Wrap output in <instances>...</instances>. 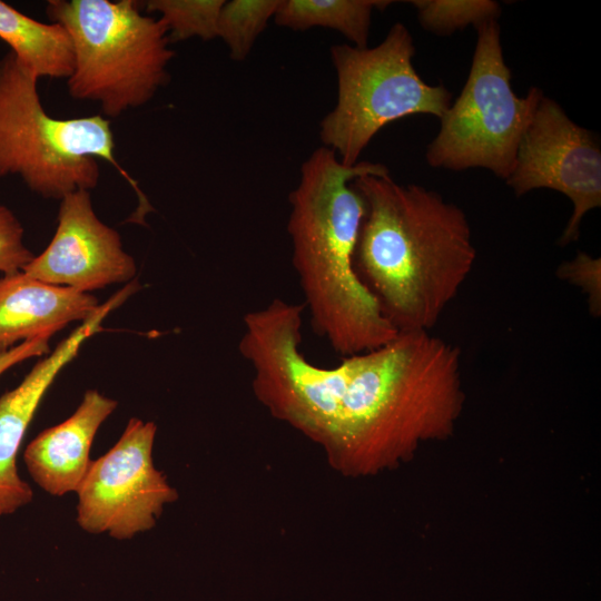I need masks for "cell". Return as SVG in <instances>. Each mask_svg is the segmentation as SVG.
Returning <instances> with one entry per match:
<instances>
[{
	"mask_svg": "<svg viewBox=\"0 0 601 601\" xmlns=\"http://www.w3.org/2000/svg\"><path fill=\"white\" fill-rule=\"evenodd\" d=\"M304 309L274 298L248 312L238 349L256 400L317 444L334 471L374 475L453 433L464 403L457 347L430 332L398 333L322 367L302 351Z\"/></svg>",
	"mask_w": 601,
	"mask_h": 601,
	"instance_id": "1",
	"label": "cell"
},
{
	"mask_svg": "<svg viewBox=\"0 0 601 601\" xmlns=\"http://www.w3.org/2000/svg\"><path fill=\"white\" fill-rule=\"evenodd\" d=\"M351 184L365 203L355 252L358 275L398 333L430 332L475 263L464 210L390 174Z\"/></svg>",
	"mask_w": 601,
	"mask_h": 601,
	"instance_id": "2",
	"label": "cell"
},
{
	"mask_svg": "<svg viewBox=\"0 0 601 601\" xmlns=\"http://www.w3.org/2000/svg\"><path fill=\"white\" fill-rule=\"evenodd\" d=\"M386 174L378 162L345 166L323 146L302 164L289 194L287 231L303 305L316 334L343 357L376 349L398 334L355 265L365 203L351 183Z\"/></svg>",
	"mask_w": 601,
	"mask_h": 601,
	"instance_id": "3",
	"label": "cell"
},
{
	"mask_svg": "<svg viewBox=\"0 0 601 601\" xmlns=\"http://www.w3.org/2000/svg\"><path fill=\"white\" fill-rule=\"evenodd\" d=\"M38 78L12 52L0 58V179L19 176L27 187L60 200L98 184V159L116 168L138 197L136 223L152 210L138 183L115 157L110 121L101 115L59 119L43 108Z\"/></svg>",
	"mask_w": 601,
	"mask_h": 601,
	"instance_id": "4",
	"label": "cell"
},
{
	"mask_svg": "<svg viewBox=\"0 0 601 601\" xmlns=\"http://www.w3.org/2000/svg\"><path fill=\"white\" fill-rule=\"evenodd\" d=\"M50 22L68 32L73 49L69 95L100 105L107 117L147 104L166 85L175 57L168 29L132 0H49Z\"/></svg>",
	"mask_w": 601,
	"mask_h": 601,
	"instance_id": "5",
	"label": "cell"
},
{
	"mask_svg": "<svg viewBox=\"0 0 601 601\" xmlns=\"http://www.w3.org/2000/svg\"><path fill=\"white\" fill-rule=\"evenodd\" d=\"M415 47L408 29L392 26L374 48L331 47L337 76V101L321 121L319 137L345 166H354L372 138L387 124L411 115L441 118L452 93L428 85L413 66Z\"/></svg>",
	"mask_w": 601,
	"mask_h": 601,
	"instance_id": "6",
	"label": "cell"
},
{
	"mask_svg": "<svg viewBox=\"0 0 601 601\" xmlns=\"http://www.w3.org/2000/svg\"><path fill=\"white\" fill-rule=\"evenodd\" d=\"M475 28L477 41L467 80L440 118V131L427 146L425 159L434 168H485L506 180L521 138L544 95L536 87L525 97L512 90L497 20Z\"/></svg>",
	"mask_w": 601,
	"mask_h": 601,
	"instance_id": "7",
	"label": "cell"
},
{
	"mask_svg": "<svg viewBox=\"0 0 601 601\" xmlns=\"http://www.w3.org/2000/svg\"><path fill=\"white\" fill-rule=\"evenodd\" d=\"M157 426L129 420L118 442L91 461L77 490V522L89 533L124 540L155 526L176 490L152 462Z\"/></svg>",
	"mask_w": 601,
	"mask_h": 601,
	"instance_id": "8",
	"label": "cell"
},
{
	"mask_svg": "<svg viewBox=\"0 0 601 601\" xmlns=\"http://www.w3.org/2000/svg\"><path fill=\"white\" fill-rule=\"evenodd\" d=\"M505 183L516 196L548 188L572 201L573 211L559 242L565 246L579 238L583 216L601 206L600 145L556 101L543 96Z\"/></svg>",
	"mask_w": 601,
	"mask_h": 601,
	"instance_id": "9",
	"label": "cell"
},
{
	"mask_svg": "<svg viewBox=\"0 0 601 601\" xmlns=\"http://www.w3.org/2000/svg\"><path fill=\"white\" fill-rule=\"evenodd\" d=\"M22 272L50 285L88 293L131 282L137 267L117 230L97 217L89 191L77 190L60 199L51 242Z\"/></svg>",
	"mask_w": 601,
	"mask_h": 601,
	"instance_id": "10",
	"label": "cell"
},
{
	"mask_svg": "<svg viewBox=\"0 0 601 601\" xmlns=\"http://www.w3.org/2000/svg\"><path fill=\"white\" fill-rule=\"evenodd\" d=\"M137 287L129 283L114 294L67 338L38 362L22 382L0 396V516L14 513L32 501L33 492L18 474L17 455L26 431L49 386L78 354L82 343L101 331L106 316Z\"/></svg>",
	"mask_w": 601,
	"mask_h": 601,
	"instance_id": "11",
	"label": "cell"
},
{
	"mask_svg": "<svg viewBox=\"0 0 601 601\" xmlns=\"http://www.w3.org/2000/svg\"><path fill=\"white\" fill-rule=\"evenodd\" d=\"M116 407L115 400L88 390L70 417L42 431L26 447L23 460L33 481L51 495L77 492L91 463L95 435Z\"/></svg>",
	"mask_w": 601,
	"mask_h": 601,
	"instance_id": "12",
	"label": "cell"
},
{
	"mask_svg": "<svg viewBox=\"0 0 601 601\" xmlns=\"http://www.w3.org/2000/svg\"><path fill=\"white\" fill-rule=\"evenodd\" d=\"M95 296L50 285L22 270L0 278V353L55 333L77 321L85 322L99 307Z\"/></svg>",
	"mask_w": 601,
	"mask_h": 601,
	"instance_id": "13",
	"label": "cell"
},
{
	"mask_svg": "<svg viewBox=\"0 0 601 601\" xmlns=\"http://www.w3.org/2000/svg\"><path fill=\"white\" fill-rule=\"evenodd\" d=\"M0 39L38 79H68L73 71L72 43L59 23L40 22L0 1Z\"/></svg>",
	"mask_w": 601,
	"mask_h": 601,
	"instance_id": "14",
	"label": "cell"
},
{
	"mask_svg": "<svg viewBox=\"0 0 601 601\" xmlns=\"http://www.w3.org/2000/svg\"><path fill=\"white\" fill-rule=\"evenodd\" d=\"M388 0H279L276 24L294 31L324 27L341 32L357 48H366L373 10H383Z\"/></svg>",
	"mask_w": 601,
	"mask_h": 601,
	"instance_id": "15",
	"label": "cell"
},
{
	"mask_svg": "<svg viewBox=\"0 0 601 601\" xmlns=\"http://www.w3.org/2000/svg\"><path fill=\"white\" fill-rule=\"evenodd\" d=\"M278 4L279 0L225 1L218 18L217 37L228 47L230 59L243 61L248 57Z\"/></svg>",
	"mask_w": 601,
	"mask_h": 601,
	"instance_id": "16",
	"label": "cell"
},
{
	"mask_svg": "<svg viewBox=\"0 0 601 601\" xmlns=\"http://www.w3.org/2000/svg\"><path fill=\"white\" fill-rule=\"evenodd\" d=\"M224 0H150L148 12H159L168 29L169 41L191 37L211 40L217 37L218 18Z\"/></svg>",
	"mask_w": 601,
	"mask_h": 601,
	"instance_id": "17",
	"label": "cell"
},
{
	"mask_svg": "<svg viewBox=\"0 0 601 601\" xmlns=\"http://www.w3.org/2000/svg\"><path fill=\"white\" fill-rule=\"evenodd\" d=\"M421 26L432 33L449 36L470 24L497 20L501 7L493 0H412Z\"/></svg>",
	"mask_w": 601,
	"mask_h": 601,
	"instance_id": "18",
	"label": "cell"
},
{
	"mask_svg": "<svg viewBox=\"0 0 601 601\" xmlns=\"http://www.w3.org/2000/svg\"><path fill=\"white\" fill-rule=\"evenodd\" d=\"M35 257L24 243V230L7 206L0 203V273L13 274Z\"/></svg>",
	"mask_w": 601,
	"mask_h": 601,
	"instance_id": "19",
	"label": "cell"
},
{
	"mask_svg": "<svg viewBox=\"0 0 601 601\" xmlns=\"http://www.w3.org/2000/svg\"><path fill=\"white\" fill-rule=\"evenodd\" d=\"M558 276L579 286L588 297L592 315L601 313V260L600 257L579 252L572 260L561 264Z\"/></svg>",
	"mask_w": 601,
	"mask_h": 601,
	"instance_id": "20",
	"label": "cell"
},
{
	"mask_svg": "<svg viewBox=\"0 0 601 601\" xmlns=\"http://www.w3.org/2000/svg\"><path fill=\"white\" fill-rule=\"evenodd\" d=\"M50 338L39 337L24 341L8 351L0 353V376L12 366L36 356L48 353Z\"/></svg>",
	"mask_w": 601,
	"mask_h": 601,
	"instance_id": "21",
	"label": "cell"
}]
</instances>
